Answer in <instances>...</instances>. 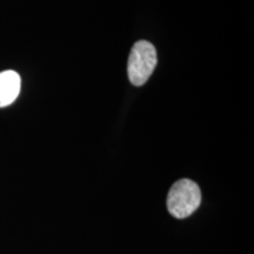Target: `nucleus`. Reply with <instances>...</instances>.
Segmentation results:
<instances>
[{
  "label": "nucleus",
  "instance_id": "obj_1",
  "mask_svg": "<svg viewBox=\"0 0 254 254\" xmlns=\"http://www.w3.org/2000/svg\"><path fill=\"white\" fill-rule=\"evenodd\" d=\"M200 204L201 190L193 180H178L168 192L167 209L177 219H184L192 215Z\"/></svg>",
  "mask_w": 254,
  "mask_h": 254
},
{
  "label": "nucleus",
  "instance_id": "obj_2",
  "mask_svg": "<svg viewBox=\"0 0 254 254\" xmlns=\"http://www.w3.org/2000/svg\"><path fill=\"white\" fill-rule=\"evenodd\" d=\"M157 63L155 47L146 40L136 41L131 50L127 65L129 81L134 86H142L150 79Z\"/></svg>",
  "mask_w": 254,
  "mask_h": 254
},
{
  "label": "nucleus",
  "instance_id": "obj_3",
  "mask_svg": "<svg viewBox=\"0 0 254 254\" xmlns=\"http://www.w3.org/2000/svg\"><path fill=\"white\" fill-rule=\"evenodd\" d=\"M20 87L21 79L17 72L12 69L0 72V109L14 103L20 93Z\"/></svg>",
  "mask_w": 254,
  "mask_h": 254
}]
</instances>
